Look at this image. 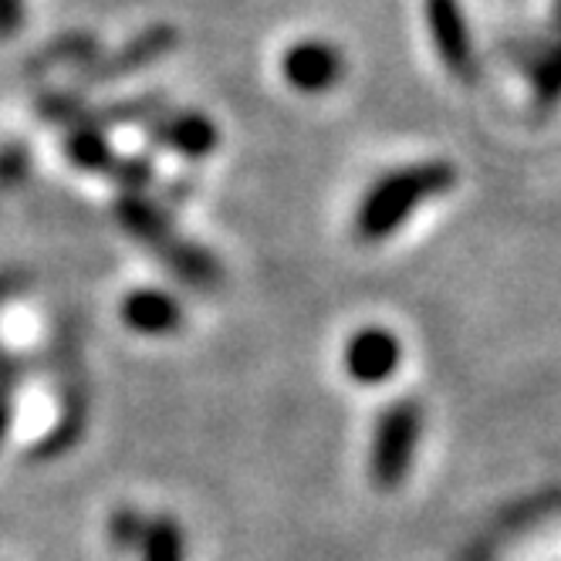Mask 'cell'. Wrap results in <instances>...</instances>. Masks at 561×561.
Wrapping results in <instances>:
<instances>
[{
  "label": "cell",
  "mask_w": 561,
  "mask_h": 561,
  "mask_svg": "<svg viewBox=\"0 0 561 561\" xmlns=\"http://www.w3.org/2000/svg\"><path fill=\"white\" fill-rule=\"evenodd\" d=\"M11 420H14V410H11V392L0 389V444H4V436L11 430Z\"/></svg>",
  "instance_id": "2e32d148"
},
{
  "label": "cell",
  "mask_w": 561,
  "mask_h": 561,
  "mask_svg": "<svg viewBox=\"0 0 561 561\" xmlns=\"http://www.w3.org/2000/svg\"><path fill=\"white\" fill-rule=\"evenodd\" d=\"M531 82H535V105L541 112L561 102V37L535 61Z\"/></svg>",
  "instance_id": "4fadbf2b"
},
{
  "label": "cell",
  "mask_w": 561,
  "mask_h": 561,
  "mask_svg": "<svg viewBox=\"0 0 561 561\" xmlns=\"http://www.w3.org/2000/svg\"><path fill=\"white\" fill-rule=\"evenodd\" d=\"M399 363H403V342L382 325L358 329L345 342V373L358 386H382L396 376Z\"/></svg>",
  "instance_id": "5b68a950"
},
{
  "label": "cell",
  "mask_w": 561,
  "mask_h": 561,
  "mask_svg": "<svg viewBox=\"0 0 561 561\" xmlns=\"http://www.w3.org/2000/svg\"><path fill=\"white\" fill-rule=\"evenodd\" d=\"M426 413L416 396H399L379 413L369 447V477L379 491H396L413 470L423 444Z\"/></svg>",
  "instance_id": "7a4b0ae2"
},
{
  "label": "cell",
  "mask_w": 561,
  "mask_h": 561,
  "mask_svg": "<svg viewBox=\"0 0 561 561\" xmlns=\"http://www.w3.org/2000/svg\"><path fill=\"white\" fill-rule=\"evenodd\" d=\"M173 45H176L173 27H152V31H146V34H139V37H133V42H129L123 51H118L112 61L99 65V68L92 71V78H95V82H105V78H118V75L139 71V68L152 65L156 58H163Z\"/></svg>",
  "instance_id": "ba28073f"
},
{
  "label": "cell",
  "mask_w": 561,
  "mask_h": 561,
  "mask_svg": "<svg viewBox=\"0 0 561 561\" xmlns=\"http://www.w3.org/2000/svg\"><path fill=\"white\" fill-rule=\"evenodd\" d=\"M146 528H149V517L139 514L136 507H118L112 517H108V541L118 554H139V545L146 538Z\"/></svg>",
  "instance_id": "5bb4252c"
},
{
  "label": "cell",
  "mask_w": 561,
  "mask_h": 561,
  "mask_svg": "<svg viewBox=\"0 0 561 561\" xmlns=\"http://www.w3.org/2000/svg\"><path fill=\"white\" fill-rule=\"evenodd\" d=\"M123 322L139 332V335H152V339H163V335H176L183 329V305L159 291V288H136L126 295L123 308Z\"/></svg>",
  "instance_id": "8992f818"
},
{
  "label": "cell",
  "mask_w": 561,
  "mask_h": 561,
  "mask_svg": "<svg viewBox=\"0 0 561 561\" xmlns=\"http://www.w3.org/2000/svg\"><path fill=\"white\" fill-rule=\"evenodd\" d=\"M423 11H426V31H430V42L444 61V68L457 78L463 85L477 82V51L470 42V27L463 18L460 0H423Z\"/></svg>",
  "instance_id": "3957f363"
},
{
  "label": "cell",
  "mask_w": 561,
  "mask_h": 561,
  "mask_svg": "<svg viewBox=\"0 0 561 561\" xmlns=\"http://www.w3.org/2000/svg\"><path fill=\"white\" fill-rule=\"evenodd\" d=\"M280 75L301 95H325L345 78V55L332 42L308 37V42H298L285 51Z\"/></svg>",
  "instance_id": "277c9868"
},
{
  "label": "cell",
  "mask_w": 561,
  "mask_h": 561,
  "mask_svg": "<svg viewBox=\"0 0 561 561\" xmlns=\"http://www.w3.org/2000/svg\"><path fill=\"white\" fill-rule=\"evenodd\" d=\"M457 186V167L447 159H426V163H410L399 167L386 176H379L363 204L355 207L352 230L363 244H379V240L392 237L399 227L430 199L444 196Z\"/></svg>",
  "instance_id": "6da1fadb"
},
{
  "label": "cell",
  "mask_w": 561,
  "mask_h": 561,
  "mask_svg": "<svg viewBox=\"0 0 561 561\" xmlns=\"http://www.w3.org/2000/svg\"><path fill=\"white\" fill-rule=\"evenodd\" d=\"M183 554H186L183 528L170 514L152 517L146 528V538L139 545V558L142 561H183Z\"/></svg>",
  "instance_id": "7c38bea8"
},
{
  "label": "cell",
  "mask_w": 561,
  "mask_h": 561,
  "mask_svg": "<svg viewBox=\"0 0 561 561\" xmlns=\"http://www.w3.org/2000/svg\"><path fill=\"white\" fill-rule=\"evenodd\" d=\"M554 27L561 31V0H554Z\"/></svg>",
  "instance_id": "e0dca14e"
},
{
  "label": "cell",
  "mask_w": 561,
  "mask_h": 561,
  "mask_svg": "<svg viewBox=\"0 0 561 561\" xmlns=\"http://www.w3.org/2000/svg\"><path fill=\"white\" fill-rule=\"evenodd\" d=\"M159 257H163L186 285H196V288H210L220 280V264L214 261L210 251H204L199 244H186V240H176L170 237L163 248L156 251Z\"/></svg>",
  "instance_id": "30bf717a"
},
{
  "label": "cell",
  "mask_w": 561,
  "mask_h": 561,
  "mask_svg": "<svg viewBox=\"0 0 561 561\" xmlns=\"http://www.w3.org/2000/svg\"><path fill=\"white\" fill-rule=\"evenodd\" d=\"M21 14H24V0H0V37L18 31Z\"/></svg>",
  "instance_id": "9a60e30c"
},
{
  "label": "cell",
  "mask_w": 561,
  "mask_h": 561,
  "mask_svg": "<svg viewBox=\"0 0 561 561\" xmlns=\"http://www.w3.org/2000/svg\"><path fill=\"white\" fill-rule=\"evenodd\" d=\"M152 142L167 146L186 159H204L217 149L220 133L214 126V118H207L204 112H167L159 123L152 126Z\"/></svg>",
  "instance_id": "52a82bcc"
},
{
  "label": "cell",
  "mask_w": 561,
  "mask_h": 561,
  "mask_svg": "<svg viewBox=\"0 0 561 561\" xmlns=\"http://www.w3.org/2000/svg\"><path fill=\"white\" fill-rule=\"evenodd\" d=\"M65 152L68 159L78 167V170H85V173H112L115 167V152L108 146V139L95 129V126H75L65 139Z\"/></svg>",
  "instance_id": "8fae6325"
},
{
  "label": "cell",
  "mask_w": 561,
  "mask_h": 561,
  "mask_svg": "<svg viewBox=\"0 0 561 561\" xmlns=\"http://www.w3.org/2000/svg\"><path fill=\"white\" fill-rule=\"evenodd\" d=\"M115 217L136 240H142L149 251H159L173 237V227H170L167 214L159 210V207H152L149 199L139 196V193H126L123 199H118Z\"/></svg>",
  "instance_id": "9c48e42d"
}]
</instances>
